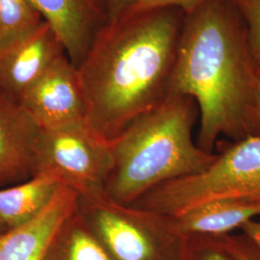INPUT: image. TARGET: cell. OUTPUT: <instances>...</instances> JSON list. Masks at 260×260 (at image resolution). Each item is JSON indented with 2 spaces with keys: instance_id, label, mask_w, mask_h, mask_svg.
<instances>
[{
  "instance_id": "cell-22",
  "label": "cell",
  "mask_w": 260,
  "mask_h": 260,
  "mask_svg": "<svg viewBox=\"0 0 260 260\" xmlns=\"http://www.w3.org/2000/svg\"><path fill=\"white\" fill-rule=\"evenodd\" d=\"M241 232L251 239L260 249V222L251 220L242 226Z\"/></svg>"
},
{
  "instance_id": "cell-19",
  "label": "cell",
  "mask_w": 260,
  "mask_h": 260,
  "mask_svg": "<svg viewBox=\"0 0 260 260\" xmlns=\"http://www.w3.org/2000/svg\"><path fill=\"white\" fill-rule=\"evenodd\" d=\"M231 241L241 260H260V249L244 233H231Z\"/></svg>"
},
{
  "instance_id": "cell-13",
  "label": "cell",
  "mask_w": 260,
  "mask_h": 260,
  "mask_svg": "<svg viewBox=\"0 0 260 260\" xmlns=\"http://www.w3.org/2000/svg\"><path fill=\"white\" fill-rule=\"evenodd\" d=\"M61 184L47 173H38L19 184L0 189V223L9 231L40 213Z\"/></svg>"
},
{
  "instance_id": "cell-18",
  "label": "cell",
  "mask_w": 260,
  "mask_h": 260,
  "mask_svg": "<svg viewBox=\"0 0 260 260\" xmlns=\"http://www.w3.org/2000/svg\"><path fill=\"white\" fill-rule=\"evenodd\" d=\"M208 1L210 0H137L136 3L123 15L137 14L150 10L161 9L168 7L178 8L182 10L185 13V15H189Z\"/></svg>"
},
{
  "instance_id": "cell-6",
  "label": "cell",
  "mask_w": 260,
  "mask_h": 260,
  "mask_svg": "<svg viewBox=\"0 0 260 260\" xmlns=\"http://www.w3.org/2000/svg\"><path fill=\"white\" fill-rule=\"evenodd\" d=\"M112 167L110 143L87 124L40 130L35 149V174L52 175L79 197L106 195L104 184Z\"/></svg>"
},
{
  "instance_id": "cell-12",
  "label": "cell",
  "mask_w": 260,
  "mask_h": 260,
  "mask_svg": "<svg viewBox=\"0 0 260 260\" xmlns=\"http://www.w3.org/2000/svg\"><path fill=\"white\" fill-rule=\"evenodd\" d=\"M260 216V202L242 199H221L198 205L184 213L171 217L182 236L190 234L223 235Z\"/></svg>"
},
{
  "instance_id": "cell-3",
  "label": "cell",
  "mask_w": 260,
  "mask_h": 260,
  "mask_svg": "<svg viewBox=\"0 0 260 260\" xmlns=\"http://www.w3.org/2000/svg\"><path fill=\"white\" fill-rule=\"evenodd\" d=\"M198 117L192 98L168 95L131 121L110 143L112 167L104 184L106 196L130 205L156 186L209 167L218 155L200 149L194 141Z\"/></svg>"
},
{
  "instance_id": "cell-1",
  "label": "cell",
  "mask_w": 260,
  "mask_h": 260,
  "mask_svg": "<svg viewBox=\"0 0 260 260\" xmlns=\"http://www.w3.org/2000/svg\"><path fill=\"white\" fill-rule=\"evenodd\" d=\"M185 13L174 7L112 19L76 67L86 123L107 143L168 96Z\"/></svg>"
},
{
  "instance_id": "cell-16",
  "label": "cell",
  "mask_w": 260,
  "mask_h": 260,
  "mask_svg": "<svg viewBox=\"0 0 260 260\" xmlns=\"http://www.w3.org/2000/svg\"><path fill=\"white\" fill-rule=\"evenodd\" d=\"M230 235H185L181 260H241Z\"/></svg>"
},
{
  "instance_id": "cell-14",
  "label": "cell",
  "mask_w": 260,
  "mask_h": 260,
  "mask_svg": "<svg viewBox=\"0 0 260 260\" xmlns=\"http://www.w3.org/2000/svg\"><path fill=\"white\" fill-rule=\"evenodd\" d=\"M44 260H111L76 212L57 231Z\"/></svg>"
},
{
  "instance_id": "cell-2",
  "label": "cell",
  "mask_w": 260,
  "mask_h": 260,
  "mask_svg": "<svg viewBox=\"0 0 260 260\" xmlns=\"http://www.w3.org/2000/svg\"><path fill=\"white\" fill-rule=\"evenodd\" d=\"M258 68L232 0H210L186 15L168 95H188L199 110L197 145L212 153L224 136L253 135Z\"/></svg>"
},
{
  "instance_id": "cell-5",
  "label": "cell",
  "mask_w": 260,
  "mask_h": 260,
  "mask_svg": "<svg viewBox=\"0 0 260 260\" xmlns=\"http://www.w3.org/2000/svg\"><path fill=\"white\" fill-rule=\"evenodd\" d=\"M76 212L111 260H181L184 236L171 217L78 196Z\"/></svg>"
},
{
  "instance_id": "cell-11",
  "label": "cell",
  "mask_w": 260,
  "mask_h": 260,
  "mask_svg": "<svg viewBox=\"0 0 260 260\" xmlns=\"http://www.w3.org/2000/svg\"><path fill=\"white\" fill-rule=\"evenodd\" d=\"M78 194L61 185L49 204L27 223L0 234V260H44L62 223L76 209Z\"/></svg>"
},
{
  "instance_id": "cell-17",
  "label": "cell",
  "mask_w": 260,
  "mask_h": 260,
  "mask_svg": "<svg viewBox=\"0 0 260 260\" xmlns=\"http://www.w3.org/2000/svg\"><path fill=\"white\" fill-rule=\"evenodd\" d=\"M244 20L251 55L260 68V0H232Z\"/></svg>"
},
{
  "instance_id": "cell-9",
  "label": "cell",
  "mask_w": 260,
  "mask_h": 260,
  "mask_svg": "<svg viewBox=\"0 0 260 260\" xmlns=\"http://www.w3.org/2000/svg\"><path fill=\"white\" fill-rule=\"evenodd\" d=\"M61 39L66 54L79 65L109 21L104 0H29Z\"/></svg>"
},
{
  "instance_id": "cell-20",
  "label": "cell",
  "mask_w": 260,
  "mask_h": 260,
  "mask_svg": "<svg viewBox=\"0 0 260 260\" xmlns=\"http://www.w3.org/2000/svg\"><path fill=\"white\" fill-rule=\"evenodd\" d=\"M107 8L109 21L117 19L136 3L137 0H104Z\"/></svg>"
},
{
  "instance_id": "cell-8",
  "label": "cell",
  "mask_w": 260,
  "mask_h": 260,
  "mask_svg": "<svg viewBox=\"0 0 260 260\" xmlns=\"http://www.w3.org/2000/svg\"><path fill=\"white\" fill-rule=\"evenodd\" d=\"M65 54L61 39L44 20L27 36L0 49V91L19 101L28 87Z\"/></svg>"
},
{
  "instance_id": "cell-15",
  "label": "cell",
  "mask_w": 260,
  "mask_h": 260,
  "mask_svg": "<svg viewBox=\"0 0 260 260\" xmlns=\"http://www.w3.org/2000/svg\"><path fill=\"white\" fill-rule=\"evenodd\" d=\"M43 21L29 0H0V49L27 36Z\"/></svg>"
},
{
  "instance_id": "cell-4",
  "label": "cell",
  "mask_w": 260,
  "mask_h": 260,
  "mask_svg": "<svg viewBox=\"0 0 260 260\" xmlns=\"http://www.w3.org/2000/svg\"><path fill=\"white\" fill-rule=\"evenodd\" d=\"M217 155L204 172L164 182L130 205L176 217L215 200L260 202V135L232 142Z\"/></svg>"
},
{
  "instance_id": "cell-7",
  "label": "cell",
  "mask_w": 260,
  "mask_h": 260,
  "mask_svg": "<svg viewBox=\"0 0 260 260\" xmlns=\"http://www.w3.org/2000/svg\"><path fill=\"white\" fill-rule=\"evenodd\" d=\"M19 102L41 129L87 124L80 78L76 67L66 54L28 87Z\"/></svg>"
},
{
  "instance_id": "cell-21",
  "label": "cell",
  "mask_w": 260,
  "mask_h": 260,
  "mask_svg": "<svg viewBox=\"0 0 260 260\" xmlns=\"http://www.w3.org/2000/svg\"><path fill=\"white\" fill-rule=\"evenodd\" d=\"M252 125H253V135H260V68L257 73Z\"/></svg>"
},
{
  "instance_id": "cell-10",
  "label": "cell",
  "mask_w": 260,
  "mask_h": 260,
  "mask_svg": "<svg viewBox=\"0 0 260 260\" xmlns=\"http://www.w3.org/2000/svg\"><path fill=\"white\" fill-rule=\"evenodd\" d=\"M40 130L19 101L0 91V187L34 176Z\"/></svg>"
},
{
  "instance_id": "cell-23",
  "label": "cell",
  "mask_w": 260,
  "mask_h": 260,
  "mask_svg": "<svg viewBox=\"0 0 260 260\" xmlns=\"http://www.w3.org/2000/svg\"><path fill=\"white\" fill-rule=\"evenodd\" d=\"M5 232H7V230L4 228V225L2 223H0V234L4 233Z\"/></svg>"
}]
</instances>
